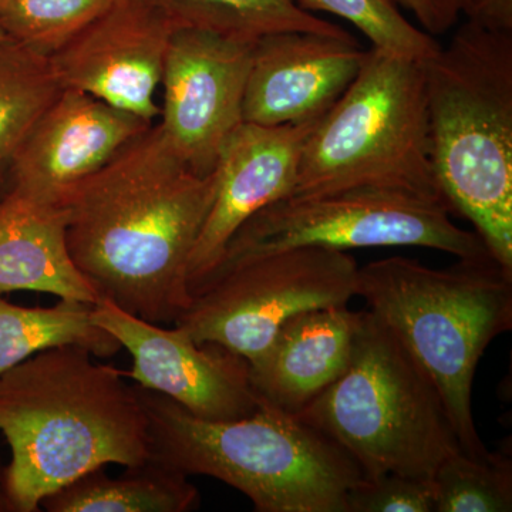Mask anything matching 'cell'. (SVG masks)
Listing matches in <instances>:
<instances>
[{
  "label": "cell",
  "instance_id": "obj_1",
  "mask_svg": "<svg viewBox=\"0 0 512 512\" xmlns=\"http://www.w3.org/2000/svg\"><path fill=\"white\" fill-rule=\"evenodd\" d=\"M215 190V170L194 173L151 126L64 198L74 265L99 299L174 325L191 303L188 262Z\"/></svg>",
  "mask_w": 512,
  "mask_h": 512
},
{
  "label": "cell",
  "instance_id": "obj_2",
  "mask_svg": "<svg viewBox=\"0 0 512 512\" xmlns=\"http://www.w3.org/2000/svg\"><path fill=\"white\" fill-rule=\"evenodd\" d=\"M89 350L56 346L0 375V433L10 451L13 512H36L64 485L119 464L151 460L146 407L123 370Z\"/></svg>",
  "mask_w": 512,
  "mask_h": 512
},
{
  "label": "cell",
  "instance_id": "obj_3",
  "mask_svg": "<svg viewBox=\"0 0 512 512\" xmlns=\"http://www.w3.org/2000/svg\"><path fill=\"white\" fill-rule=\"evenodd\" d=\"M423 69L441 197L512 272V33L467 20Z\"/></svg>",
  "mask_w": 512,
  "mask_h": 512
},
{
  "label": "cell",
  "instance_id": "obj_4",
  "mask_svg": "<svg viewBox=\"0 0 512 512\" xmlns=\"http://www.w3.org/2000/svg\"><path fill=\"white\" fill-rule=\"evenodd\" d=\"M137 387L151 460L237 488L255 511L346 512L349 491L366 478L348 451L296 414L261 403L241 419H198L163 394Z\"/></svg>",
  "mask_w": 512,
  "mask_h": 512
},
{
  "label": "cell",
  "instance_id": "obj_5",
  "mask_svg": "<svg viewBox=\"0 0 512 512\" xmlns=\"http://www.w3.org/2000/svg\"><path fill=\"white\" fill-rule=\"evenodd\" d=\"M356 296L430 377L461 451L490 456L473 416V383L488 345L512 328V272L493 256L434 269L406 256L359 266Z\"/></svg>",
  "mask_w": 512,
  "mask_h": 512
},
{
  "label": "cell",
  "instance_id": "obj_6",
  "mask_svg": "<svg viewBox=\"0 0 512 512\" xmlns=\"http://www.w3.org/2000/svg\"><path fill=\"white\" fill-rule=\"evenodd\" d=\"M296 416L348 451L366 478L431 481L461 451L439 389L369 309L342 375Z\"/></svg>",
  "mask_w": 512,
  "mask_h": 512
},
{
  "label": "cell",
  "instance_id": "obj_7",
  "mask_svg": "<svg viewBox=\"0 0 512 512\" xmlns=\"http://www.w3.org/2000/svg\"><path fill=\"white\" fill-rule=\"evenodd\" d=\"M353 188L446 202L431 164L423 62L367 50L356 79L306 137L289 197Z\"/></svg>",
  "mask_w": 512,
  "mask_h": 512
},
{
  "label": "cell",
  "instance_id": "obj_8",
  "mask_svg": "<svg viewBox=\"0 0 512 512\" xmlns=\"http://www.w3.org/2000/svg\"><path fill=\"white\" fill-rule=\"evenodd\" d=\"M359 265L348 251L299 247L224 262L194 293L174 323L198 343L245 357L264 355L286 320L349 305Z\"/></svg>",
  "mask_w": 512,
  "mask_h": 512
},
{
  "label": "cell",
  "instance_id": "obj_9",
  "mask_svg": "<svg viewBox=\"0 0 512 512\" xmlns=\"http://www.w3.org/2000/svg\"><path fill=\"white\" fill-rule=\"evenodd\" d=\"M299 247H420L458 259L491 256L476 231L454 224L446 202L412 192L353 188L282 198L262 208L231 238L218 265Z\"/></svg>",
  "mask_w": 512,
  "mask_h": 512
},
{
  "label": "cell",
  "instance_id": "obj_10",
  "mask_svg": "<svg viewBox=\"0 0 512 512\" xmlns=\"http://www.w3.org/2000/svg\"><path fill=\"white\" fill-rule=\"evenodd\" d=\"M254 43L195 29H178L171 39L158 127L194 173H214L229 137L244 123Z\"/></svg>",
  "mask_w": 512,
  "mask_h": 512
},
{
  "label": "cell",
  "instance_id": "obj_11",
  "mask_svg": "<svg viewBox=\"0 0 512 512\" xmlns=\"http://www.w3.org/2000/svg\"><path fill=\"white\" fill-rule=\"evenodd\" d=\"M97 325L133 357L124 375L163 394L198 419L228 421L261 406L245 357L215 343H198L183 329L137 318L106 299L94 303Z\"/></svg>",
  "mask_w": 512,
  "mask_h": 512
},
{
  "label": "cell",
  "instance_id": "obj_12",
  "mask_svg": "<svg viewBox=\"0 0 512 512\" xmlns=\"http://www.w3.org/2000/svg\"><path fill=\"white\" fill-rule=\"evenodd\" d=\"M178 26L156 0H117L49 56L62 89L153 123L165 56Z\"/></svg>",
  "mask_w": 512,
  "mask_h": 512
},
{
  "label": "cell",
  "instance_id": "obj_13",
  "mask_svg": "<svg viewBox=\"0 0 512 512\" xmlns=\"http://www.w3.org/2000/svg\"><path fill=\"white\" fill-rule=\"evenodd\" d=\"M151 126L90 94L63 89L23 141L9 191L42 204L62 205L73 188Z\"/></svg>",
  "mask_w": 512,
  "mask_h": 512
},
{
  "label": "cell",
  "instance_id": "obj_14",
  "mask_svg": "<svg viewBox=\"0 0 512 512\" xmlns=\"http://www.w3.org/2000/svg\"><path fill=\"white\" fill-rule=\"evenodd\" d=\"M316 121L279 127L242 123L229 137L215 167L214 200L188 262L191 296L220 264L238 229L292 194L303 144Z\"/></svg>",
  "mask_w": 512,
  "mask_h": 512
},
{
  "label": "cell",
  "instance_id": "obj_15",
  "mask_svg": "<svg viewBox=\"0 0 512 512\" xmlns=\"http://www.w3.org/2000/svg\"><path fill=\"white\" fill-rule=\"evenodd\" d=\"M367 50L355 37L278 32L252 49L244 123L295 126L319 120L356 79Z\"/></svg>",
  "mask_w": 512,
  "mask_h": 512
},
{
  "label": "cell",
  "instance_id": "obj_16",
  "mask_svg": "<svg viewBox=\"0 0 512 512\" xmlns=\"http://www.w3.org/2000/svg\"><path fill=\"white\" fill-rule=\"evenodd\" d=\"M360 318L362 311L333 305L286 320L264 355L249 365L261 403L301 414L342 375Z\"/></svg>",
  "mask_w": 512,
  "mask_h": 512
},
{
  "label": "cell",
  "instance_id": "obj_17",
  "mask_svg": "<svg viewBox=\"0 0 512 512\" xmlns=\"http://www.w3.org/2000/svg\"><path fill=\"white\" fill-rule=\"evenodd\" d=\"M18 291L99 301L70 256L62 205L9 191L0 198V295Z\"/></svg>",
  "mask_w": 512,
  "mask_h": 512
},
{
  "label": "cell",
  "instance_id": "obj_18",
  "mask_svg": "<svg viewBox=\"0 0 512 512\" xmlns=\"http://www.w3.org/2000/svg\"><path fill=\"white\" fill-rule=\"evenodd\" d=\"M110 477L104 467L90 471L43 500L49 512H188L201 505L188 476L150 460Z\"/></svg>",
  "mask_w": 512,
  "mask_h": 512
},
{
  "label": "cell",
  "instance_id": "obj_19",
  "mask_svg": "<svg viewBox=\"0 0 512 512\" xmlns=\"http://www.w3.org/2000/svg\"><path fill=\"white\" fill-rule=\"evenodd\" d=\"M94 303L60 299L49 308L15 305L0 295V375L30 356L76 345L106 359L120 352L113 335L93 318Z\"/></svg>",
  "mask_w": 512,
  "mask_h": 512
},
{
  "label": "cell",
  "instance_id": "obj_20",
  "mask_svg": "<svg viewBox=\"0 0 512 512\" xmlns=\"http://www.w3.org/2000/svg\"><path fill=\"white\" fill-rule=\"evenodd\" d=\"M178 29L256 42L278 32H309L352 39L348 30L312 15L299 0H156Z\"/></svg>",
  "mask_w": 512,
  "mask_h": 512
},
{
  "label": "cell",
  "instance_id": "obj_21",
  "mask_svg": "<svg viewBox=\"0 0 512 512\" xmlns=\"http://www.w3.org/2000/svg\"><path fill=\"white\" fill-rule=\"evenodd\" d=\"M62 90L49 56L12 39L0 43V198L23 141Z\"/></svg>",
  "mask_w": 512,
  "mask_h": 512
},
{
  "label": "cell",
  "instance_id": "obj_22",
  "mask_svg": "<svg viewBox=\"0 0 512 512\" xmlns=\"http://www.w3.org/2000/svg\"><path fill=\"white\" fill-rule=\"evenodd\" d=\"M431 481L434 512L512 511V460L507 451L483 458L458 451L440 464Z\"/></svg>",
  "mask_w": 512,
  "mask_h": 512
},
{
  "label": "cell",
  "instance_id": "obj_23",
  "mask_svg": "<svg viewBox=\"0 0 512 512\" xmlns=\"http://www.w3.org/2000/svg\"><path fill=\"white\" fill-rule=\"evenodd\" d=\"M117 0H9L0 28L9 39L50 56Z\"/></svg>",
  "mask_w": 512,
  "mask_h": 512
},
{
  "label": "cell",
  "instance_id": "obj_24",
  "mask_svg": "<svg viewBox=\"0 0 512 512\" xmlns=\"http://www.w3.org/2000/svg\"><path fill=\"white\" fill-rule=\"evenodd\" d=\"M299 5L348 20L372 47L390 55L424 62L440 49L433 35L404 18L394 0H299Z\"/></svg>",
  "mask_w": 512,
  "mask_h": 512
},
{
  "label": "cell",
  "instance_id": "obj_25",
  "mask_svg": "<svg viewBox=\"0 0 512 512\" xmlns=\"http://www.w3.org/2000/svg\"><path fill=\"white\" fill-rule=\"evenodd\" d=\"M433 481L386 473L365 478L349 491L346 512H434Z\"/></svg>",
  "mask_w": 512,
  "mask_h": 512
},
{
  "label": "cell",
  "instance_id": "obj_26",
  "mask_svg": "<svg viewBox=\"0 0 512 512\" xmlns=\"http://www.w3.org/2000/svg\"><path fill=\"white\" fill-rule=\"evenodd\" d=\"M461 13L480 28L512 33V0H464Z\"/></svg>",
  "mask_w": 512,
  "mask_h": 512
},
{
  "label": "cell",
  "instance_id": "obj_27",
  "mask_svg": "<svg viewBox=\"0 0 512 512\" xmlns=\"http://www.w3.org/2000/svg\"><path fill=\"white\" fill-rule=\"evenodd\" d=\"M434 35H441L453 28L463 10L464 0H433Z\"/></svg>",
  "mask_w": 512,
  "mask_h": 512
},
{
  "label": "cell",
  "instance_id": "obj_28",
  "mask_svg": "<svg viewBox=\"0 0 512 512\" xmlns=\"http://www.w3.org/2000/svg\"><path fill=\"white\" fill-rule=\"evenodd\" d=\"M407 9L412 10L420 25L427 33L434 35V3L433 0H399Z\"/></svg>",
  "mask_w": 512,
  "mask_h": 512
},
{
  "label": "cell",
  "instance_id": "obj_29",
  "mask_svg": "<svg viewBox=\"0 0 512 512\" xmlns=\"http://www.w3.org/2000/svg\"><path fill=\"white\" fill-rule=\"evenodd\" d=\"M0 512H13L8 497V488H6V464L0 456Z\"/></svg>",
  "mask_w": 512,
  "mask_h": 512
},
{
  "label": "cell",
  "instance_id": "obj_30",
  "mask_svg": "<svg viewBox=\"0 0 512 512\" xmlns=\"http://www.w3.org/2000/svg\"><path fill=\"white\" fill-rule=\"evenodd\" d=\"M6 40H10L6 33L3 32L2 28H0V43L6 42Z\"/></svg>",
  "mask_w": 512,
  "mask_h": 512
},
{
  "label": "cell",
  "instance_id": "obj_31",
  "mask_svg": "<svg viewBox=\"0 0 512 512\" xmlns=\"http://www.w3.org/2000/svg\"><path fill=\"white\" fill-rule=\"evenodd\" d=\"M9 0H0V13H2V10L5 9L6 3H8Z\"/></svg>",
  "mask_w": 512,
  "mask_h": 512
}]
</instances>
